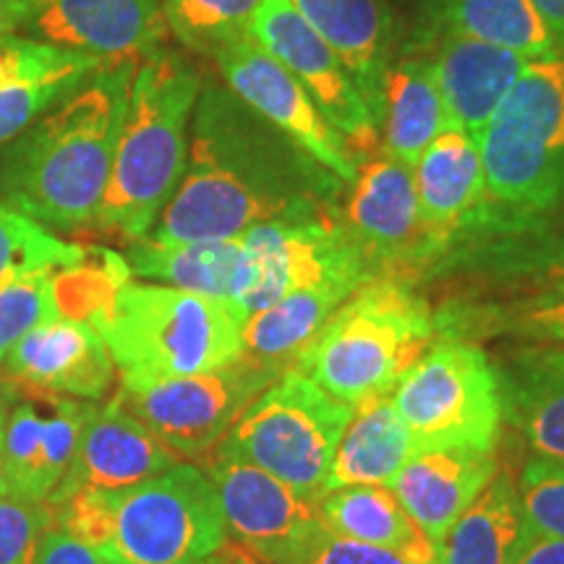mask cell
I'll list each match as a JSON object with an SVG mask.
<instances>
[{"mask_svg": "<svg viewBox=\"0 0 564 564\" xmlns=\"http://www.w3.org/2000/svg\"><path fill=\"white\" fill-rule=\"evenodd\" d=\"M178 463H183L181 457L112 394L105 405L97 403L89 415L74 463L47 505H58L84 491L131 489Z\"/></svg>", "mask_w": 564, "mask_h": 564, "instance_id": "obj_19", "label": "cell"}, {"mask_svg": "<svg viewBox=\"0 0 564 564\" xmlns=\"http://www.w3.org/2000/svg\"><path fill=\"white\" fill-rule=\"evenodd\" d=\"M215 61L220 66L225 87L238 100L249 105L257 116L285 133L348 186L356 181L358 162L352 158L348 141L324 118L301 82H295L291 70L282 68L264 47L246 37L217 53Z\"/></svg>", "mask_w": 564, "mask_h": 564, "instance_id": "obj_15", "label": "cell"}, {"mask_svg": "<svg viewBox=\"0 0 564 564\" xmlns=\"http://www.w3.org/2000/svg\"><path fill=\"white\" fill-rule=\"evenodd\" d=\"M494 366L505 421L535 457L564 463V350L520 345Z\"/></svg>", "mask_w": 564, "mask_h": 564, "instance_id": "obj_26", "label": "cell"}, {"mask_svg": "<svg viewBox=\"0 0 564 564\" xmlns=\"http://www.w3.org/2000/svg\"><path fill=\"white\" fill-rule=\"evenodd\" d=\"M3 421H6V419H0V432H3Z\"/></svg>", "mask_w": 564, "mask_h": 564, "instance_id": "obj_50", "label": "cell"}, {"mask_svg": "<svg viewBox=\"0 0 564 564\" xmlns=\"http://www.w3.org/2000/svg\"><path fill=\"white\" fill-rule=\"evenodd\" d=\"M89 249L68 243L55 232L0 202V285L34 272H61L82 264Z\"/></svg>", "mask_w": 564, "mask_h": 564, "instance_id": "obj_36", "label": "cell"}, {"mask_svg": "<svg viewBox=\"0 0 564 564\" xmlns=\"http://www.w3.org/2000/svg\"><path fill=\"white\" fill-rule=\"evenodd\" d=\"M476 141L486 202L463 246L552 223L564 207V58L528 63Z\"/></svg>", "mask_w": 564, "mask_h": 564, "instance_id": "obj_3", "label": "cell"}, {"mask_svg": "<svg viewBox=\"0 0 564 564\" xmlns=\"http://www.w3.org/2000/svg\"><path fill=\"white\" fill-rule=\"evenodd\" d=\"M3 369L21 390L61 398H105L116 379L108 345L87 322L55 319L34 327L6 356Z\"/></svg>", "mask_w": 564, "mask_h": 564, "instance_id": "obj_21", "label": "cell"}, {"mask_svg": "<svg viewBox=\"0 0 564 564\" xmlns=\"http://www.w3.org/2000/svg\"><path fill=\"white\" fill-rule=\"evenodd\" d=\"M348 183L257 116L225 84L199 91L186 171L147 238L202 243L241 238L272 220L343 207Z\"/></svg>", "mask_w": 564, "mask_h": 564, "instance_id": "obj_1", "label": "cell"}, {"mask_svg": "<svg viewBox=\"0 0 564 564\" xmlns=\"http://www.w3.org/2000/svg\"><path fill=\"white\" fill-rule=\"evenodd\" d=\"M249 37L264 47L282 68L291 70L295 82H301L324 118L348 141L352 158L356 152L361 158L377 152L379 126L350 70L345 68L340 55L303 21L291 0H264Z\"/></svg>", "mask_w": 564, "mask_h": 564, "instance_id": "obj_13", "label": "cell"}, {"mask_svg": "<svg viewBox=\"0 0 564 564\" xmlns=\"http://www.w3.org/2000/svg\"><path fill=\"white\" fill-rule=\"evenodd\" d=\"M6 494V478H3V465H0V497Z\"/></svg>", "mask_w": 564, "mask_h": 564, "instance_id": "obj_49", "label": "cell"}, {"mask_svg": "<svg viewBox=\"0 0 564 564\" xmlns=\"http://www.w3.org/2000/svg\"><path fill=\"white\" fill-rule=\"evenodd\" d=\"M340 215L373 278H403L419 285L423 236L411 165L382 150L366 154L345 192Z\"/></svg>", "mask_w": 564, "mask_h": 564, "instance_id": "obj_14", "label": "cell"}, {"mask_svg": "<svg viewBox=\"0 0 564 564\" xmlns=\"http://www.w3.org/2000/svg\"><path fill=\"white\" fill-rule=\"evenodd\" d=\"M415 455L392 394L352 408L329 468L327 491L340 486H390L398 470Z\"/></svg>", "mask_w": 564, "mask_h": 564, "instance_id": "obj_31", "label": "cell"}, {"mask_svg": "<svg viewBox=\"0 0 564 564\" xmlns=\"http://www.w3.org/2000/svg\"><path fill=\"white\" fill-rule=\"evenodd\" d=\"M37 0H0V37L24 30L32 19Z\"/></svg>", "mask_w": 564, "mask_h": 564, "instance_id": "obj_44", "label": "cell"}, {"mask_svg": "<svg viewBox=\"0 0 564 564\" xmlns=\"http://www.w3.org/2000/svg\"><path fill=\"white\" fill-rule=\"evenodd\" d=\"M350 415L352 405L291 366L243 408L217 447L319 502Z\"/></svg>", "mask_w": 564, "mask_h": 564, "instance_id": "obj_8", "label": "cell"}, {"mask_svg": "<svg viewBox=\"0 0 564 564\" xmlns=\"http://www.w3.org/2000/svg\"><path fill=\"white\" fill-rule=\"evenodd\" d=\"M434 340V308L419 285L377 278L335 308L293 366L356 408L392 394Z\"/></svg>", "mask_w": 564, "mask_h": 564, "instance_id": "obj_6", "label": "cell"}, {"mask_svg": "<svg viewBox=\"0 0 564 564\" xmlns=\"http://www.w3.org/2000/svg\"><path fill=\"white\" fill-rule=\"evenodd\" d=\"M246 319L236 301L129 280L91 327L108 345L121 384H144L207 373L241 358Z\"/></svg>", "mask_w": 564, "mask_h": 564, "instance_id": "obj_7", "label": "cell"}, {"mask_svg": "<svg viewBox=\"0 0 564 564\" xmlns=\"http://www.w3.org/2000/svg\"><path fill=\"white\" fill-rule=\"evenodd\" d=\"M312 30L340 55L379 126L382 87L398 55V30L382 0H291Z\"/></svg>", "mask_w": 564, "mask_h": 564, "instance_id": "obj_25", "label": "cell"}, {"mask_svg": "<svg viewBox=\"0 0 564 564\" xmlns=\"http://www.w3.org/2000/svg\"><path fill=\"white\" fill-rule=\"evenodd\" d=\"M264 0H162V17L181 45L199 55L223 53L249 37Z\"/></svg>", "mask_w": 564, "mask_h": 564, "instance_id": "obj_35", "label": "cell"}, {"mask_svg": "<svg viewBox=\"0 0 564 564\" xmlns=\"http://www.w3.org/2000/svg\"><path fill=\"white\" fill-rule=\"evenodd\" d=\"M514 486L523 531L564 539V463L533 457L514 478Z\"/></svg>", "mask_w": 564, "mask_h": 564, "instance_id": "obj_38", "label": "cell"}, {"mask_svg": "<svg viewBox=\"0 0 564 564\" xmlns=\"http://www.w3.org/2000/svg\"><path fill=\"white\" fill-rule=\"evenodd\" d=\"M241 243L253 272L249 293L241 301L246 314L262 312L285 295L322 282L340 280L361 288L377 280L345 230L340 209L257 225L243 232Z\"/></svg>", "mask_w": 564, "mask_h": 564, "instance_id": "obj_12", "label": "cell"}, {"mask_svg": "<svg viewBox=\"0 0 564 564\" xmlns=\"http://www.w3.org/2000/svg\"><path fill=\"white\" fill-rule=\"evenodd\" d=\"M95 408L91 400L21 390L0 432L6 494L47 502L66 478Z\"/></svg>", "mask_w": 564, "mask_h": 564, "instance_id": "obj_16", "label": "cell"}, {"mask_svg": "<svg viewBox=\"0 0 564 564\" xmlns=\"http://www.w3.org/2000/svg\"><path fill=\"white\" fill-rule=\"evenodd\" d=\"M398 30V55H413L421 47L429 26L432 0H382ZM394 55V58H398Z\"/></svg>", "mask_w": 564, "mask_h": 564, "instance_id": "obj_41", "label": "cell"}, {"mask_svg": "<svg viewBox=\"0 0 564 564\" xmlns=\"http://www.w3.org/2000/svg\"><path fill=\"white\" fill-rule=\"evenodd\" d=\"M34 564H116L110 562L102 552H97L95 546L84 544L82 539L63 531V528H51L42 535L40 554Z\"/></svg>", "mask_w": 564, "mask_h": 564, "instance_id": "obj_42", "label": "cell"}, {"mask_svg": "<svg viewBox=\"0 0 564 564\" xmlns=\"http://www.w3.org/2000/svg\"><path fill=\"white\" fill-rule=\"evenodd\" d=\"M51 528V505L3 494L0 497V564L37 562L42 535Z\"/></svg>", "mask_w": 564, "mask_h": 564, "instance_id": "obj_39", "label": "cell"}, {"mask_svg": "<svg viewBox=\"0 0 564 564\" xmlns=\"http://www.w3.org/2000/svg\"><path fill=\"white\" fill-rule=\"evenodd\" d=\"M413 181L423 236L421 285L423 274L474 232L484 212V162L474 133L444 129L415 160Z\"/></svg>", "mask_w": 564, "mask_h": 564, "instance_id": "obj_17", "label": "cell"}, {"mask_svg": "<svg viewBox=\"0 0 564 564\" xmlns=\"http://www.w3.org/2000/svg\"><path fill=\"white\" fill-rule=\"evenodd\" d=\"M512 564H564V539L523 531Z\"/></svg>", "mask_w": 564, "mask_h": 564, "instance_id": "obj_43", "label": "cell"}, {"mask_svg": "<svg viewBox=\"0 0 564 564\" xmlns=\"http://www.w3.org/2000/svg\"><path fill=\"white\" fill-rule=\"evenodd\" d=\"M449 129L447 110L423 55H398L382 87L379 144L390 158L415 165L432 141Z\"/></svg>", "mask_w": 564, "mask_h": 564, "instance_id": "obj_30", "label": "cell"}, {"mask_svg": "<svg viewBox=\"0 0 564 564\" xmlns=\"http://www.w3.org/2000/svg\"><path fill=\"white\" fill-rule=\"evenodd\" d=\"M356 291L358 285L352 282H322L249 314L243 327L246 352L259 361L293 366L335 308Z\"/></svg>", "mask_w": 564, "mask_h": 564, "instance_id": "obj_34", "label": "cell"}, {"mask_svg": "<svg viewBox=\"0 0 564 564\" xmlns=\"http://www.w3.org/2000/svg\"><path fill=\"white\" fill-rule=\"evenodd\" d=\"M202 87L194 63L162 45L137 63L95 228L129 243L150 236L186 171L188 131Z\"/></svg>", "mask_w": 564, "mask_h": 564, "instance_id": "obj_4", "label": "cell"}, {"mask_svg": "<svg viewBox=\"0 0 564 564\" xmlns=\"http://www.w3.org/2000/svg\"><path fill=\"white\" fill-rule=\"evenodd\" d=\"M51 512L55 528L116 564H199L228 541L215 486L192 463L123 491L74 494Z\"/></svg>", "mask_w": 564, "mask_h": 564, "instance_id": "obj_5", "label": "cell"}, {"mask_svg": "<svg viewBox=\"0 0 564 564\" xmlns=\"http://www.w3.org/2000/svg\"><path fill=\"white\" fill-rule=\"evenodd\" d=\"M499 468L497 449H421L398 470L390 489L429 541L440 544Z\"/></svg>", "mask_w": 564, "mask_h": 564, "instance_id": "obj_24", "label": "cell"}, {"mask_svg": "<svg viewBox=\"0 0 564 564\" xmlns=\"http://www.w3.org/2000/svg\"><path fill=\"white\" fill-rule=\"evenodd\" d=\"M470 282L468 293H560L564 291V228L554 223L463 246L442 257L423 282Z\"/></svg>", "mask_w": 564, "mask_h": 564, "instance_id": "obj_20", "label": "cell"}, {"mask_svg": "<svg viewBox=\"0 0 564 564\" xmlns=\"http://www.w3.org/2000/svg\"><path fill=\"white\" fill-rule=\"evenodd\" d=\"M123 259L131 278L236 303L246 299L253 280L241 238L202 243H158L141 238L129 243Z\"/></svg>", "mask_w": 564, "mask_h": 564, "instance_id": "obj_27", "label": "cell"}, {"mask_svg": "<svg viewBox=\"0 0 564 564\" xmlns=\"http://www.w3.org/2000/svg\"><path fill=\"white\" fill-rule=\"evenodd\" d=\"M436 337L486 340L512 337L525 345L564 350V291L528 295H453L434 312Z\"/></svg>", "mask_w": 564, "mask_h": 564, "instance_id": "obj_28", "label": "cell"}, {"mask_svg": "<svg viewBox=\"0 0 564 564\" xmlns=\"http://www.w3.org/2000/svg\"><path fill=\"white\" fill-rule=\"evenodd\" d=\"M319 514L324 528L343 539L392 549L421 564H440L436 544L413 523L390 486H340L319 499Z\"/></svg>", "mask_w": 564, "mask_h": 564, "instance_id": "obj_32", "label": "cell"}, {"mask_svg": "<svg viewBox=\"0 0 564 564\" xmlns=\"http://www.w3.org/2000/svg\"><path fill=\"white\" fill-rule=\"evenodd\" d=\"M442 32L489 42L525 61L564 58V47L531 0H432L426 34L413 55Z\"/></svg>", "mask_w": 564, "mask_h": 564, "instance_id": "obj_29", "label": "cell"}, {"mask_svg": "<svg viewBox=\"0 0 564 564\" xmlns=\"http://www.w3.org/2000/svg\"><path fill=\"white\" fill-rule=\"evenodd\" d=\"M392 403L415 453L442 447L497 449L502 392L497 366L478 343L436 337L394 387Z\"/></svg>", "mask_w": 564, "mask_h": 564, "instance_id": "obj_9", "label": "cell"}, {"mask_svg": "<svg viewBox=\"0 0 564 564\" xmlns=\"http://www.w3.org/2000/svg\"><path fill=\"white\" fill-rule=\"evenodd\" d=\"M225 552H228V556H230V564H262L259 560H253V556L241 552V549L228 544V541H225Z\"/></svg>", "mask_w": 564, "mask_h": 564, "instance_id": "obj_47", "label": "cell"}, {"mask_svg": "<svg viewBox=\"0 0 564 564\" xmlns=\"http://www.w3.org/2000/svg\"><path fill=\"white\" fill-rule=\"evenodd\" d=\"M137 63H105L66 100L0 147V202L51 232L95 225Z\"/></svg>", "mask_w": 564, "mask_h": 564, "instance_id": "obj_2", "label": "cell"}, {"mask_svg": "<svg viewBox=\"0 0 564 564\" xmlns=\"http://www.w3.org/2000/svg\"><path fill=\"white\" fill-rule=\"evenodd\" d=\"M285 369L291 366L259 361L243 352L232 364L207 373L121 384L116 400L181 460H204L223 442L243 408Z\"/></svg>", "mask_w": 564, "mask_h": 564, "instance_id": "obj_10", "label": "cell"}, {"mask_svg": "<svg viewBox=\"0 0 564 564\" xmlns=\"http://www.w3.org/2000/svg\"><path fill=\"white\" fill-rule=\"evenodd\" d=\"M523 518L518 486L510 468H499L476 502L465 510L436 544L440 564H512L518 554Z\"/></svg>", "mask_w": 564, "mask_h": 564, "instance_id": "obj_33", "label": "cell"}, {"mask_svg": "<svg viewBox=\"0 0 564 564\" xmlns=\"http://www.w3.org/2000/svg\"><path fill=\"white\" fill-rule=\"evenodd\" d=\"M531 3L546 21L549 30L554 32L556 42L564 47V0H531Z\"/></svg>", "mask_w": 564, "mask_h": 564, "instance_id": "obj_45", "label": "cell"}, {"mask_svg": "<svg viewBox=\"0 0 564 564\" xmlns=\"http://www.w3.org/2000/svg\"><path fill=\"white\" fill-rule=\"evenodd\" d=\"M165 30L162 0H37L24 34L118 63L144 58Z\"/></svg>", "mask_w": 564, "mask_h": 564, "instance_id": "obj_18", "label": "cell"}, {"mask_svg": "<svg viewBox=\"0 0 564 564\" xmlns=\"http://www.w3.org/2000/svg\"><path fill=\"white\" fill-rule=\"evenodd\" d=\"M55 319H63L55 299V272L24 274L0 285V364L21 337Z\"/></svg>", "mask_w": 564, "mask_h": 564, "instance_id": "obj_37", "label": "cell"}, {"mask_svg": "<svg viewBox=\"0 0 564 564\" xmlns=\"http://www.w3.org/2000/svg\"><path fill=\"white\" fill-rule=\"evenodd\" d=\"M432 68L449 126L468 133L484 131L494 112L531 61L460 34H436L419 53Z\"/></svg>", "mask_w": 564, "mask_h": 564, "instance_id": "obj_23", "label": "cell"}, {"mask_svg": "<svg viewBox=\"0 0 564 564\" xmlns=\"http://www.w3.org/2000/svg\"><path fill=\"white\" fill-rule=\"evenodd\" d=\"M21 394V387L13 382V379L6 373V369H0V419H6V413H9V408L13 405V400H17Z\"/></svg>", "mask_w": 564, "mask_h": 564, "instance_id": "obj_46", "label": "cell"}, {"mask_svg": "<svg viewBox=\"0 0 564 564\" xmlns=\"http://www.w3.org/2000/svg\"><path fill=\"white\" fill-rule=\"evenodd\" d=\"M202 470L215 486L228 544L262 564H303L324 531L319 502L215 447Z\"/></svg>", "mask_w": 564, "mask_h": 564, "instance_id": "obj_11", "label": "cell"}, {"mask_svg": "<svg viewBox=\"0 0 564 564\" xmlns=\"http://www.w3.org/2000/svg\"><path fill=\"white\" fill-rule=\"evenodd\" d=\"M199 564H230V556H228V552H225V546H223L220 554L209 556V560H204V562H199Z\"/></svg>", "mask_w": 564, "mask_h": 564, "instance_id": "obj_48", "label": "cell"}, {"mask_svg": "<svg viewBox=\"0 0 564 564\" xmlns=\"http://www.w3.org/2000/svg\"><path fill=\"white\" fill-rule=\"evenodd\" d=\"M105 66L87 53L26 37H0V147L66 100Z\"/></svg>", "mask_w": 564, "mask_h": 564, "instance_id": "obj_22", "label": "cell"}, {"mask_svg": "<svg viewBox=\"0 0 564 564\" xmlns=\"http://www.w3.org/2000/svg\"><path fill=\"white\" fill-rule=\"evenodd\" d=\"M303 564H421L411 556L392 552V549L361 544V541L343 539L329 533L327 528L316 535L312 552Z\"/></svg>", "mask_w": 564, "mask_h": 564, "instance_id": "obj_40", "label": "cell"}]
</instances>
